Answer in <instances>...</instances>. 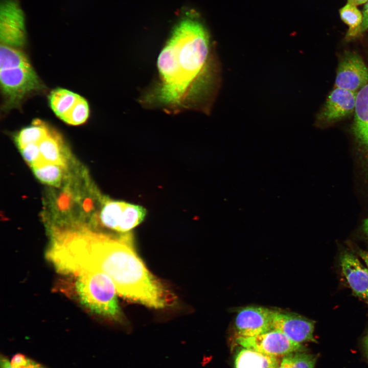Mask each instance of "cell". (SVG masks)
Returning <instances> with one entry per match:
<instances>
[{
	"label": "cell",
	"mask_w": 368,
	"mask_h": 368,
	"mask_svg": "<svg viewBox=\"0 0 368 368\" xmlns=\"http://www.w3.org/2000/svg\"><path fill=\"white\" fill-rule=\"evenodd\" d=\"M158 82L144 102L167 112L208 110L216 91L217 65L210 37L193 16L172 31L157 61Z\"/></svg>",
	"instance_id": "6da1fadb"
},
{
	"label": "cell",
	"mask_w": 368,
	"mask_h": 368,
	"mask_svg": "<svg viewBox=\"0 0 368 368\" xmlns=\"http://www.w3.org/2000/svg\"><path fill=\"white\" fill-rule=\"evenodd\" d=\"M133 245L130 232L104 234L89 248L88 265L108 275L118 293L128 300L155 309L172 306L174 294L147 269Z\"/></svg>",
	"instance_id": "7a4b0ae2"
},
{
	"label": "cell",
	"mask_w": 368,
	"mask_h": 368,
	"mask_svg": "<svg viewBox=\"0 0 368 368\" xmlns=\"http://www.w3.org/2000/svg\"><path fill=\"white\" fill-rule=\"evenodd\" d=\"M76 275V292L83 306L105 317L121 319L118 291L108 275L97 271H84Z\"/></svg>",
	"instance_id": "3957f363"
},
{
	"label": "cell",
	"mask_w": 368,
	"mask_h": 368,
	"mask_svg": "<svg viewBox=\"0 0 368 368\" xmlns=\"http://www.w3.org/2000/svg\"><path fill=\"white\" fill-rule=\"evenodd\" d=\"M0 82L7 110L19 106L25 98L42 87L32 66L1 70Z\"/></svg>",
	"instance_id": "277c9868"
},
{
	"label": "cell",
	"mask_w": 368,
	"mask_h": 368,
	"mask_svg": "<svg viewBox=\"0 0 368 368\" xmlns=\"http://www.w3.org/2000/svg\"><path fill=\"white\" fill-rule=\"evenodd\" d=\"M147 214L142 206L123 201L106 200L99 217L101 225L120 234L140 224Z\"/></svg>",
	"instance_id": "5b68a950"
},
{
	"label": "cell",
	"mask_w": 368,
	"mask_h": 368,
	"mask_svg": "<svg viewBox=\"0 0 368 368\" xmlns=\"http://www.w3.org/2000/svg\"><path fill=\"white\" fill-rule=\"evenodd\" d=\"M236 341L242 347L278 357H283L293 352L307 351L303 344L292 341L276 330L253 336H237Z\"/></svg>",
	"instance_id": "8992f818"
},
{
	"label": "cell",
	"mask_w": 368,
	"mask_h": 368,
	"mask_svg": "<svg viewBox=\"0 0 368 368\" xmlns=\"http://www.w3.org/2000/svg\"><path fill=\"white\" fill-rule=\"evenodd\" d=\"M1 44L19 48L26 41L24 13L16 0H4L1 6Z\"/></svg>",
	"instance_id": "52a82bcc"
},
{
	"label": "cell",
	"mask_w": 368,
	"mask_h": 368,
	"mask_svg": "<svg viewBox=\"0 0 368 368\" xmlns=\"http://www.w3.org/2000/svg\"><path fill=\"white\" fill-rule=\"evenodd\" d=\"M314 321L295 313L274 310L272 329L283 333L292 341L302 344L316 342Z\"/></svg>",
	"instance_id": "ba28073f"
},
{
	"label": "cell",
	"mask_w": 368,
	"mask_h": 368,
	"mask_svg": "<svg viewBox=\"0 0 368 368\" xmlns=\"http://www.w3.org/2000/svg\"><path fill=\"white\" fill-rule=\"evenodd\" d=\"M368 83V67L357 53L348 52L341 58L335 87L358 92Z\"/></svg>",
	"instance_id": "9c48e42d"
},
{
	"label": "cell",
	"mask_w": 368,
	"mask_h": 368,
	"mask_svg": "<svg viewBox=\"0 0 368 368\" xmlns=\"http://www.w3.org/2000/svg\"><path fill=\"white\" fill-rule=\"evenodd\" d=\"M274 310L258 306H248L238 310L235 318L237 336L250 337L272 330Z\"/></svg>",
	"instance_id": "30bf717a"
},
{
	"label": "cell",
	"mask_w": 368,
	"mask_h": 368,
	"mask_svg": "<svg viewBox=\"0 0 368 368\" xmlns=\"http://www.w3.org/2000/svg\"><path fill=\"white\" fill-rule=\"evenodd\" d=\"M357 92L334 87L318 114L321 124H328L343 119L354 112Z\"/></svg>",
	"instance_id": "8fae6325"
},
{
	"label": "cell",
	"mask_w": 368,
	"mask_h": 368,
	"mask_svg": "<svg viewBox=\"0 0 368 368\" xmlns=\"http://www.w3.org/2000/svg\"><path fill=\"white\" fill-rule=\"evenodd\" d=\"M342 272L355 294L368 303V268L353 254L344 252L340 257Z\"/></svg>",
	"instance_id": "7c38bea8"
},
{
	"label": "cell",
	"mask_w": 368,
	"mask_h": 368,
	"mask_svg": "<svg viewBox=\"0 0 368 368\" xmlns=\"http://www.w3.org/2000/svg\"><path fill=\"white\" fill-rule=\"evenodd\" d=\"M354 113L353 132L368 152V83L357 92Z\"/></svg>",
	"instance_id": "4fadbf2b"
},
{
	"label": "cell",
	"mask_w": 368,
	"mask_h": 368,
	"mask_svg": "<svg viewBox=\"0 0 368 368\" xmlns=\"http://www.w3.org/2000/svg\"><path fill=\"white\" fill-rule=\"evenodd\" d=\"M242 348L235 356V368H277L281 362L280 357Z\"/></svg>",
	"instance_id": "5bb4252c"
},
{
	"label": "cell",
	"mask_w": 368,
	"mask_h": 368,
	"mask_svg": "<svg viewBox=\"0 0 368 368\" xmlns=\"http://www.w3.org/2000/svg\"><path fill=\"white\" fill-rule=\"evenodd\" d=\"M39 147L44 162L65 167L66 159L62 139L56 131L50 130L48 135L39 144Z\"/></svg>",
	"instance_id": "9a60e30c"
},
{
	"label": "cell",
	"mask_w": 368,
	"mask_h": 368,
	"mask_svg": "<svg viewBox=\"0 0 368 368\" xmlns=\"http://www.w3.org/2000/svg\"><path fill=\"white\" fill-rule=\"evenodd\" d=\"M80 96L66 89L58 88L52 90L49 100L54 113L61 120L71 110Z\"/></svg>",
	"instance_id": "2e32d148"
},
{
	"label": "cell",
	"mask_w": 368,
	"mask_h": 368,
	"mask_svg": "<svg viewBox=\"0 0 368 368\" xmlns=\"http://www.w3.org/2000/svg\"><path fill=\"white\" fill-rule=\"evenodd\" d=\"M49 127L42 121L35 120L31 126L22 129L15 136L19 149L30 144H38L50 132Z\"/></svg>",
	"instance_id": "e0dca14e"
},
{
	"label": "cell",
	"mask_w": 368,
	"mask_h": 368,
	"mask_svg": "<svg viewBox=\"0 0 368 368\" xmlns=\"http://www.w3.org/2000/svg\"><path fill=\"white\" fill-rule=\"evenodd\" d=\"M31 66L26 55L19 48L1 44L0 70Z\"/></svg>",
	"instance_id": "ac0fdd59"
},
{
	"label": "cell",
	"mask_w": 368,
	"mask_h": 368,
	"mask_svg": "<svg viewBox=\"0 0 368 368\" xmlns=\"http://www.w3.org/2000/svg\"><path fill=\"white\" fill-rule=\"evenodd\" d=\"M32 168L34 175L42 183L54 187L60 186L64 167L43 162Z\"/></svg>",
	"instance_id": "d6986e66"
},
{
	"label": "cell",
	"mask_w": 368,
	"mask_h": 368,
	"mask_svg": "<svg viewBox=\"0 0 368 368\" xmlns=\"http://www.w3.org/2000/svg\"><path fill=\"white\" fill-rule=\"evenodd\" d=\"M339 14L341 20L349 27L346 38L351 39L359 36L363 15L356 6L347 3L340 9Z\"/></svg>",
	"instance_id": "ffe728a7"
},
{
	"label": "cell",
	"mask_w": 368,
	"mask_h": 368,
	"mask_svg": "<svg viewBox=\"0 0 368 368\" xmlns=\"http://www.w3.org/2000/svg\"><path fill=\"white\" fill-rule=\"evenodd\" d=\"M317 356L306 352H296L281 358L277 368H314Z\"/></svg>",
	"instance_id": "44dd1931"
},
{
	"label": "cell",
	"mask_w": 368,
	"mask_h": 368,
	"mask_svg": "<svg viewBox=\"0 0 368 368\" xmlns=\"http://www.w3.org/2000/svg\"><path fill=\"white\" fill-rule=\"evenodd\" d=\"M89 115V107L87 101L80 97L71 110L62 120L71 125H79L84 123Z\"/></svg>",
	"instance_id": "7402d4cb"
},
{
	"label": "cell",
	"mask_w": 368,
	"mask_h": 368,
	"mask_svg": "<svg viewBox=\"0 0 368 368\" xmlns=\"http://www.w3.org/2000/svg\"><path fill=\"white\" fill-rule=\"evenodd\" d=\"M20 151L25 161L32 168L44 162L42 158L38 144H30L20 148Z\"/></svg>",
	"instance_id": "603a6c76"
},
{
	"label": "cell",
	"mask_w": 368,
	"mask_h": 368,
	"mask_svg": "<svg viewBox=\"0 0 368 368\" xmlns=\"http://www.w3.org/2000/svg\"><path fill=\"white\" fill-rule=\"evenodd\" d=\"M33 362V360L20 353L14 355L10 361L15 368H29Z\"/></svg>",
	"instance_id": "cb8c5ba5"
},
{
	"label": "cell",
	"mask_w": 368,
	"mask_h": 368,
	"mask_svg": "<svg viewBox=\"0 0 368 368\" xmlns=\"http://www.w3.org/2000/svg\"><path fill=\"white\" fill-rule=\"evenodd\" d=\"M71 202V196L67 192H64L61 194L57 200V205L59 209L62 211H65L70 207Z\"/></svg>",
	"instance_id": "d4e9b609"
},
{
	"label": "cell",
	"mask_w": 368,
	"mask_h": 368,
	"mask_svg": "<svg viewBox=\"0 0 368 368\" xmlns=\"http://www.w3.org/2000/svg\"><path fill=\"white\" fill-rule=\"evenodd\" d=\"M362 15V22L359 29V35L368 29V2L364 7Z\"/></svg>",
	"instance_id": "484cf974"
},
{
	"label": "cell",
	"mask_w": 368,
	"mask_h": 368,
	"mask_svg": "<svg viewBox=\"0 0 368 368\" xmlns=\"http://www.w3.org/2000/svg\"><path fill=\"white\" fill-rule=\"evenodd\" d=\"M0 368H15L11 364L10 361L3 355L0 357Z\"/></svg>",
	"instance_id": "4316f807"
},
{
	"label": "cell",
	"mask_w": 368,
	"mask_h": 368,
	"mask_svg": "<svg viewBox=\"0 0 368 368\" xmlns=\"http://www.w3.org/2000/svg\"><path fill=\"white\" fill-rule=\"evenodd\" d=\"M357 253L364 261L368 268V251L362 249H358Z\"/></svg>",
	"instance_id": "83f0119b"
},
{
	"label": "cell",
	"mask_w": 368,
	"mask_h": 368,
	"mask_svg": "<svg viewBox=\"0 0 368 368\" xmlns=\"http://www.w3.org/2000/svg\"><path fill=\"white\" fill-rule=\"evenodd\" d=\"M83 206L85 211H89L93 206L91 200L89 199H86L83 203Z\"/></svg>",
	"instance_id": "f1b7e54d"
},
{
	"label": "cell",
	"mask_w": 368,
	"mask_h": 368,
	"mask_svg": "<svg viewBox=\"0 0 368 368\" xmlns=\"http://www.w3.org/2000/svg\"><path fill=\"white\" fill-rule=\"evenodd\" d=\"M363 348L364 350L365 355L367 360L368 363V333L364 337L363 341Z\"/></svg>",
	"instance_id": "f546056e"
},
{
	"label": "cell",
	"mask_w": 368,
	"mask_h": 368,
	"mask_svg": "<svg viewBox=\"0 0 368 368\" xmlns=\"http://www.w3.org/2000/svg\"><path fill=\"white\" fill-rule=\"evenodd\" d=\"M367 2L368 0H348V3L355 5L356 6L359 5L364 4L365 3H367Z\"/></svg>",
	"instance_id": "4dcf8cb0"
},
{
	"label": "cell",
	"mask_w": 368,
	"mask_h": 368,
	"mask_svg": "<svg viewBox=\"0 0 368 368\" xmlns=\"http://www.w3.org/2000/svg\"><path fill=\"white\" fill-rule=\"evenodd\" d=\"M362 229L364 234L368 237V218L364 220Z\"/></svg>",
	"instance_id": "1f68e13d"
},
{
	"label": "cell",
	"mask_w": 368,
	"mask_h": 368,
	"mask_svg": "<svg viewBox=\"0 0 368 368\" xmlns=\"http://www.w3.org/2000/svg\"><path fill=\"white\" fill-rule=\"evenodd\" d=\"M29 368H45L43 366H42L41 364L37 363V362H34L31 364L30 367Z\"/></svg>",
	"instance_id": "d6a6232c"
}]
</instances>
